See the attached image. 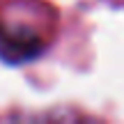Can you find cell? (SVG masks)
<instances>
[{
    "label": "cell",
    "mask_w": 124,
    "mask_h": 124,
    "mask_svg": "<svg viewBox=\"0 0 124 124\" xmlns=\"http://www.w3.org/2000/svg\"><path fill=\"white\" fill-rule=\"evenodd\" d=\"M44 39L23 23H0V58L7 62H25L41 53Z\"/></svg>",
    "instance_id": "cell-1"
}]
</instances>
